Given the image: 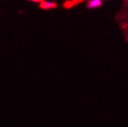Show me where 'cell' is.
Here are the masks:
<instances>
[{"instance_id":"7a4b0ae2","label":"cell","mask_w":128,"mask_h":127,"mask_svg":"<svg viewBox=\"0 0 128 127\" xmlns=\"http://www.w3.org/2000/svg\"><path fill=\"white\" fill-rule=\"evenodd\" d=\"M41 8H45V9H49V8H52L56 7V4L52 2H50V1H46V2H42L40 5Z\"/></svg>"},{"instance_id":"277c9868","label":"cell","mask_w":128,"mask_h":127,"mask_svg":"<svg viewBox=\"0 0 128 127\" xmlns=\"http://www.w3.org/2000/svg\"><path fill=\"white\" fill-rule=\"evenodd\" d=\"M101 1H102V0H101ZM103 1H105V0H103Z\"/></svg>"},{"instance_id":"6da1fadb","label":"cell","mask_w":128,"mask_h":127,"mask_svg":"<svg viewBox=\"0 0 128 127\" xmlns=\"http://www.w3.org/2000/svg\"><path fill=\"white\" fill-rule=\"evenodd\" d=\"M102 1L101 0H90L88 2V7L90 8H96L101 6Z\"/></svg>"},{"instance_id":"3957f363","label":"cell","mask_w":128,"mask_h":127,"mask_svg":"<svg viewBox=\"0 0 128 127\" xmlns=\"http://www.w3.org/2000/svg\"><path fill=\"white\" fill-rule=\"evenodd\" d=\"M30 1H32V2H41L42 0H30Z\"/></svg>"}]
</instances>
